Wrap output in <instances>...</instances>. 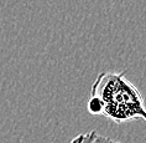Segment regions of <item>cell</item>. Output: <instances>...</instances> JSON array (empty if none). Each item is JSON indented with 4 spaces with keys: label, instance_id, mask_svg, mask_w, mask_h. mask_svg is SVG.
<instances>
[{
    "label": "cell",
    "instance_id": "1",
    "mask_svg": "<svg viewBox=\"0 0 146 143\" xmlns=\"http://www.w3.org/2000/svg\"><path fill=\"white\" fill-rule=\"evenodd\" d=\"M90 97L97 98L100 115L115 124L144 120L146 106L137 87L125 77V72H102L92 85Z\"/></svg>",
    "mask_w": 146,
    "mask_h": 143
},
{
    "label": "cell",
    "instance_id": "2",
    "mask_svg": "<svg viewBox=\"0 0 146 143\" xmlns=\"http://www.w3.org/2000/svg\"><path fill=\"white\" fill-rule=\"evenodd\" d=\"M71 143H121L119 141L107 137V136H102L97 131H89L87 133L78 134L76 138H73Z\"/></svg>",
    "mask_w": 146,
    "mask_h": 143
}]
</instances>
